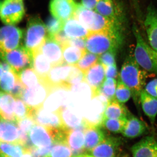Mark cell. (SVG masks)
I'll return each mask as SVG.
<instances>
[{
	"label": "cell",
	"instance_id": "obj_52",
	"mask_svg": "<svg viewBox=\"0 0 157 157\" xmlns=\"http://www.w3.org/2000/svg\"><path fill=\"white\" fill-rule=\"evenodd\" d=\"M72 157H95L91 155L84 154H82L74 156Z\"/></svg>",
	"mask_w": 157,
	"mask_h": 157
},
{
	"label": "cell",
	"instance_id": "obj_44",
	"mask_svg": "<svg viewBox=\"0 0 157 157\" xmlns=\"http://www.w3.org/2000/svg\"><path fill=\"white\" fill-rule=\"evenodd\" d=\"M17 125L21 132L29 134L32 128L36 123L33 119L31 117H27L17 121L16 122Z\"/></svg>",
	"mask_w": 157,
	"mask_h": 157
},
{
	"label": "cell",
	"instance_id": "obj_40",
	"mask_svg": "<svg viewBox=\"0 0 157 157\" xmlns=\"http://www.w3.org/2000/svg\"><path fill=\"white\" fill-rule=\"evenodd\" d=\"M132 97L131 90L119 78L115 94V99L120 103L124 104Z\"/></svg>",
	"mask_w": 157,
	"mask_h": 157
},
{
	"label": "cell",
	"instance_id": "obj_51",
	"mask_svg": "<svg viewBox=\"0 0 157 157\" xmlns=\"http://www.w3.org/2000/svg\"><path fill=\"white\" fill-rule=\"evenodd\" d=\"M100 0H81L80 4L86 9L93 10L95 9L96 6Z\"/></svg>",
	"mask_w": 157,
	"mask_h": 157
},
{
	"label": "cell",
	"instance_id": "obj_42",
	"mask_svg": "<svg viewBox=\"0 0 157 157\" xmlns=\"http://www.w3.org/2000/svg\"><path fill=\"white\" fill-rule=\"evenodd\" d=\"M83 81H85V73L76 65H73L70 75L66 82V84L71 87L72 86Z\"/></svg>",
	"mask_w": 157,
	"mask_h": 157
},
{
	"label": "cell",
	"instance_id": "obj_12",
	"mask_svg": "<svg viewBox=\"0 0 157 157\" xmlns=\"http://www.w3.org/2000/svg\"><path fill=\"white\" fill-rule=\"evenodd\" d=\"M78 5L76 0H51L49 11L53 17L66 21L74 17Z\"/></svg>",
	"mask_w": 157,
	"mask_h": 157
},
{
	"label": "cell",
	"instance_id": "obj_14",
	"mask_svg": "<svg viewBox=\"0 0 157 157\" xmlns=\"http://www.w3.org/2000/svg\"><path fill=\"white\" fill-rule=\"evenodd\" d=\"M121 141L118 137H105L104 140L90 151L95 157H117Z\"/></svg>",
	"mask_w": 157,
	"mask_h": 157
},
{
	"label": "cell",
	"instance_id": "obj_30",
	"mask_svg": "<svg viewBox=\"0 0 157 157\" xmlns=\"http://www.w3.org/2000/svg\"><path fill=\"white\" fill-rule=\"evenodd\" d=\"M126 107L115 99L109 101L104 113V119L128 118L130 115Z\"/></svg>",
	"mask_w": 157,
	"mask_h": 157
},
{
	"label": "cell",
	"instance_id": "obj_43",
	"mask_svg": "<svg viewBox=\"0 0 157 157\" xmlns=\"http://www.w3.org/2000/svg\"><path fill=\"white\" fill-rule=\"evenodd\" d=\"M65 21L52 16L49 17L45 25L48 36H51L63 30Z\"/></svg>",
	"mask_w": 157,
	"mask_h": 157
},
{
	"label": "cell",
	"instance_id": "obj_24",
	"mask_svg": "<svg viewBox=\"0 0 157 157\" xmlns=\"http://www.w3.org/2000/svg\"><path fill=\"white\" fill-rule=\"evenodd\" d=\"M32 55L33 59L31 67L33 68L40 78L44 80L52 68V65L39 49Z\"/></svg>",
	"mask_w": 157,
	"mask_h": 157
},
{
	"label": "cell",
	"instance_id": "obj_53",
	"mask_svg": "<svg viewBox=\"0 0 157 157\" xmlns=\"http://www.w3.org/2000/svg\"><path fill=\"white\" fill-rule=\"evenodd\" d=\"M20 157H34L33 156V155L31 154L29 151L26 152L23 155H22Z\"/></svg>",
	"mask_w": 157,
	"mask_h": 157
},
{
	"label": "cell",
	"instance_id": "obj_50",
	"mask_svg": "<svg viewBox=\"0 0 157 157\" xmlns=\"http://www.w3.org/2000/svg\"><path fill=\"white\" fill-rule=\"evenodd\" d=\"M103 66L105 70V76L107 78H111L115 79L117 77L118 73L116 64L111 66H106L104 65Z\"/></svg>",
	"mask_w": 157,
	"mask_h": 157
},
{
	"label": "cell",
	"instance_id": "obj_2",
	"mask_svg": "<svg viewBox=\"0 0 157 157\" xmlns=\"http://www.w3.org/2000/svg\"><path fill=\"white\" fill-rule=\"evenodd\" d=\"M122 41L121 32L91 33L85 38L86 48L89 52L100 55L109 51H117Z\"/></svg>",
	"mask_w": 157,
	"mask_h": 157
},
{
	"label": "cell",
	"instance_id": "obj_46",
	"mask_svg": "<svg viewBox=\"0 0 157 157\" xmlns=\"http://www.w3.org/2000/svg\"><path fill=\"white\" fill-rule=\"evenodd\" d=\"M48 36L56 41L61 45L62 47L64 45L68 44L70 39V38L67 36L63 30L51 36Z\"/></svg>",
	"mask_w": 157,
	"mask_h": 157
},
{
	"label": "cell",
	"instance_id": "obj_27",
	"mask_svg": "<svg viewBox=\"0 0 157 157\" xmlns=\"http://www.w3.org/2000/svg\"><path fill=\"white\" fill-rule=\"evenodd\" d=\"M140 104L151 123H154L157 115V98L150 94L144 89L140 94Z\"/></svg>",
	"mask_w": 157,
	"mask_h": 157
},
{
	"label": "cell",
	"instance_id": "obj_41",
	"mask_svg": "<svg viewBox=\"0 0 157 157\" xmlns=\"http://www.w3.org/2000/svg\"><path fill=\"white\" fill-rule=\"evenodd\" d=\"M31 108L21 98H15L14 114L16 122L29 116Z\"/></svg>",
	"mask_w": 157,
	"mask_h": 157
},
{
	"label": "cell",
	"instance_id": "obj_28",
	"mask_svg": "<svg viewBox=\"0 0 157 157\" xmlns=\"http://www.w3.org/2000/svg\"><path fill=\"white\" fill-rule=\"evenodd\" d=\"M101 127H87L84 131V149L90 151L105 138V134Z\"/></svg>",
	"mask_w": 157,
	"mask_h": 157
},
{
	"label": "cell",
	"instance_id": "obj_17",
	"mask_svg": "<svg viewBox=\"0 0 157 157\" xmlns=\"http://www.w3.org/2000/svg\"><path fill=\"white\" fill-rule=\"evenodd\" d=\"M144 25L148 44L157 52V9L152 5H150L147 7Z\"/></svg>",
	"mask_w": 157,
	"mask_h": 157
},
{
	"label": "cell",
	"instance_id": "obj_22",
	"mask_svg": "<svg viewBox=\"0 0 157 157\" xmlns=\"http://www.w3.org/2000/svg\"><path fill=\"white\" fill-rule=\"evenodd\" d=\"M21 131L14 122L0 119V141L21 144Z\"/></svg>",
	"mask_w": 157,
	"mask_h": 157
},
{
	"label": "cell",
	"instance_id": "obj_21",
	"mask_svg": "<svg viewBox=\"0 0 157 157\" xmlns=\"http://www.w3.org/2000/svg\"><path fill=\"white\" fill-rule=\"evenodd\" d=\"M63 126L67 129H79L85 131L86 128L83 117L67 107H63L59 111Z\"/></svg>",
	"mask_w": 157,
	"mask_h": 157
},
{
	"label": "cell",
	"instance_id": "obj_47",
	"mask_svg": "<svg viewBox=\"0 0 157 157\" xmlns=\"http://www.w3.org/2000/svg\"><path fill=\"white\" fill-rule=\"evenodd\" d=\"M82 50H86L85 39L81 38H70L68 44Z\"/></svg>",
	"mask_w": 157,
	"mask_h": 157
},
{
	"label": "cell",
	"instance_id": "obj_35",
	"mask_svg": "<svg viewBox=\"0 0 157 157\" xmlns=\"http://www.w3.org/2000/svg\"><path fill=\"white\" fill-rule=\"evenodd\" d=\"M20 80L25 88L33 87L40 82L42 79L33 67H27L17 72Z\"/></svg>",
	"mask_w": 157,
	"mask_h": 157
},
{
	"label": "cell",
	"instance_id": "obj_23",
	"mask_svg": "<svg viewBox=\"0 0 157 157\" xmlns=\"http://www.w3.org/2000/svg\"><path fill=\"white\" fill-rule=\"evenodd\" d=\"M146 130L145 124L130 113L127 118L126 123L121 134L125 137L134 138L143 135Z\"/></svg>",
	"mask_w": 157,
	"mask_h": 157
},
{
	"label": "cell",
	"instance_id": "obj_8",
	"mask_svg": "<svg viewBox=\"0 0 157 157\" xmlns=\"http://www.w3.org/2000/svg\"><path fill=\"white\" fill-rule=\"evenodd\" d=\"M70 87L67 85L51 88L49 94L42 107L45 110L52 112H59L66 107L70 96Z\"/></svg>",
	"mask_w": 157,
	"mask_h": 157
},
{
	"label": "cell",
	"instance_id": "obj_16",
	"mask_svg": "<svg viewBox=\"0 0 157 157\" xmlns=\"http://www.w3.org/2000/svg\"><path fill=\"white\" fill-rule=\"evenodd\" d=\"M96 12L122 26L121 11L113 0H100L95 8Z\"/></svg>",
	"mask_w": 157,
	"mask_h": 157
},
{
	"label": "cell",
	"instance_id": "obj_55",
	"mask_svg": "<svg viewBox=\"0 0 157 157\" xmlns=\"http://www.w3.org/2000/svg\"><path fill=\"white\" fill-rule=\"evenodd\" d=\"M3 92L1 91H0V99H1V97H2V95L3 94Z\"/></svg>",
	"mask_w": 157,
	"mask_h": 157
},
{
	"label": "cell",
	"instance_id": "obj_26",
	"mask_svg": "<svg viewBox=\"0 0 157 157\" xmlns=\"http://www.w3.org/2000/svg\"><path fill=\"white\" fill-rule=\"evenodd\" d=\"M84 132L79 129H67L65 131L64 143L72 150L84 149Z\"/></svg>",
	"mask_w": 157,
	"mask_h": 157
},
{
	"label": "cell",
	"instance_id": "obj_9",
	"mask_svg": "<svg viewBox=\"0 0 157 157\" xmlns=\"http://www.w3.org/2000/svg\"><path fill=\"white\" fill-rule=\"evenodd\" d=\"M51 90L44 80L32 87L26 88L24 90L21 99L31 108L42 107Z\"/></svg>",
	"mask_w": 157,
	"mask_h": 157
},
{
	"label": "cell",
	"instance_id": "obj_39",
	"mask_svg": "<svg viewBox=\"0 0 157 157\" xmlns=\"http://www.w3.org/2000/svg\"><path fill=\"white\" fill-rule=\"evenodd\" d=\"M72 149L63 143H56L45 157H72Z\"/></svg>",
	"mask_w": 157,
	"mask_h": 157
},
{
	"label": "cell",
	"instance_id": "obj_48",
	"mask_svg": "<svg viewBox=\"0 0 157 157\" xmlns=\"http://www.w3.org/2000/svg\"><path fill=\"white\" fill-rule=\"evenodd\" d=\"M25 88H26L19 79L10 94L14 96V98H21Z\"/></svg>",
	"mask_w": 157,
	"mask_h": 157
},
{
	"label": "cell",
	"instance_id": "obj_11",
	"mask_svg": "<svg viewBox=\"0 0 157 157\" xmlns=\"http://www.w3.org/2000/svg\"><path fill=\"white\" fill-rule=\"evenodd\" d=\"M29 116L33 118L37 124L50 128H64L59 113L47 111L42 106L31 108Z\"/></svg>",
	"mask_w": 157,
	"mask_h": 157
},
{
	"label": "cell",
	"instance_id": "obj_38",
	"mask_svg": "<svg viewBox=\"0 0 157 157\" xmlns=\"http://www.w3.org/2000/svg\"><path fill=\"white\" fill-rule=\"evenodd\" d=\"M99 58L98 55L86 51L84 56L75 65L85 73L98 63Z\"/></svg>",
	"mask_w": 157,
	"mask_h": 157
},
{
	"label": "cell",
	"instance_id": "obj_10",
	"mask_svg": "<svg viewBox=\"0 0 157 157\" xmlns=\"http://www.w3.org/2000/svg\"><path fill=\"white\" fill-rule=\"evenodd\" d=\"M17 72L31 67L33 55L24 46H19L0 57Z\"/></svg>",
	"mask_w": 157,
	"mask_h": 157
},
{
	"label": "cell",
	"instance_id": "obj_32",
	"mask_svg": "<svg viewBox=\"0 0 157 157\" xmlns=\"http://www.w3.org/2000/svg\"><path fill=\"white\" fill-rule=\"evenodd\" d=\"M62 48L64 62L70 65H76L86 52V50H81L69 44L64 45Z\"/></svg>",
	"mask_w": 157,
	"mask_h": 157
},
{
	"label": "cell",
	"instance_id": "obj_57",
	"mask_svg": "<svg viewBox=\"0 0 157 157\" xmlns=\"http://www.w3.org/2000/svg\"><path fill=\"white\" fill-rule=\"evenodd\" d=\"M18 1H23V0H18Z\"/></svg>",
	"mask_w": 157,
	"mask_h": 157
},
{
	"label": "cell",
	"instance_id": "obj_54",
	"mask_svg": "<svg viewBox=\"0 0 157 157\" xmlns=\"http://www.w3.org/2000/svg\"><path fill=\"white\" fill-rule=\"evenodd\" d=\"M2 66V62H0V79H1V76L2 75L3 73Z\"/></svg>",
	"mask_w": 157,
	"mask_h": 157
},
{
	"label": "cell",
	"instance_id": "obj_34",
	"mask_svg": "<svg viewBox=\"0 0 157 157\" xmlns=\"http://www.w3.org/2000/svg\"><path fill=\"white\" fill-rule=\"evenodd\" d=\"M19 79L17 72L13 68L4 71L0 79V89L4 92L10 94Z\"/></svg>",
	"mask_w": 157,
	"mask_h": 157
},
{
	"label": "cell",
	"instance_id": "obj_18",
	"mask_svg": "<svg viewBox=\"0 0 157 157\" xmlns=\"http://www.w3.org/2000/svg\"><path fill=\"white\" fill-rule=\"evenodd\" d=\"M131 150L133 157H157V140L152 136L144 137Z\"/></svg>",
	"mask_w": 157,
	"mask_h": 157
},
{
	"label": "cell",
	"instance_id": "obj_5",
	"mask_svg": "<svg viewBox=\"0 0 157 157\" xmlns=\"http://www.w3.org/2000/svg\"><path fill=\"white\" fill-rule=\"evenodd\" d=\"M109 101L102 95L94 97L84 107L82 117L87 127H101L104 113Z\"/></svg>",
	"mask_w": 157,
	"mask_h": 157
},
{
	"label": "cell",
	"instance_id": "obj_3",
	"mask_svg": "<svg viewBox=\"0 0 157 157\" xmlns=\"http://www.w3.org/2000/svg\"><path fill=\"white\" fill-rule=\"evenodd\" d=\"M132 29L136 42L134 54L135 60L145 71L157 74V52L147 43L137 26L134 25Z\"/></svg>",
	"mask_w": 157,
	"mask_h": 157
},
{
	"label": "cell",
	"instance_id": "obj_33",
	"mask_svg": "<svg viewBox=\"0 0 157 157\" xmlns=\"http://www.w3.org/2000/svg\"><path fill=\"white\" fill-rule=\"evenodd\" d=\"M29 151L28 148L19 144L0 142V154L6 157H20Z\"/></svg>",
	"mask_w": 157,
	"mask_h": 157
},
{
	"label": "cell",
	"instance_id": "obj_20",
	"mask_svg": "<svg viewBox=\"0 0 157 157\" xmlns=\"http://www.w3.org/2000/svg\"><path fill=\"white\" fill-rule=\"evenodd\" d=\"M104 66L97 63L85 73V81L92 89L94 97L99 94V89L105 80Z\"/></svg>",
	"mask_w": 157,
	"mask_h": 157
},
{
	"label": "cell",
	"instance_id": "obj_36",
	"mask_svg": "<svg viewBox=\"0 0 157 157\" xmlns=\"http://www.w3.org/2000/svg\"><path fill=\"white\" fill-rule=\"evenodd\" d=\"M117 82L115 79L107 78L99 89V94L102 95L110 101L115 99V94Z\"/></svg>",
	"mask_w": 157,
	"mask_h": 157
},
{
	"label": "cell",
	"instance_id": "obj_37",
	"mask_svg": "<svg viewBox=\"0 0 157 157\" xmlns=\"http://www.w3.org/2000/svg\"><path fill=\"white\" fill-rule=\"evenodd\" d=\"M127 118L119 119L104 118L102 123L103 126L109 132L113 133H121Z\"/></svg>",
	"mask_w": 157,
	"mask_h": 157
},
{
	"label": "cell",
	"instance_id": "obj_19",
	"mask_svg": "<svg viewBox=\"0 0 157 157\" xmlns=\"http://www.w3.org/2000/svg\"><path fill=\"white\" fill-rule=\"evenodd\" d=\"M72 66L64 63L52 67L44 81L51 88L66 84ZM67 85V84H66Z\"/></svg>",
	"mask_w": 157,
	"mask_h": 157
},
{
	"label": "cell",
	"instance_id": "obj_56",
	"mask_svg": "<svg viewBox=\"0 0 157 157\" xmlns=\"http://www.w3.org/2000/svg\"><path fill=\"white\" fill-rule=\"evenodd\" d=\"M0 157H6L5 156L2 155L0 154Z\"/></svg>",
	"mask_w": 157,
	"mask_h": 157
},
{
	"label": "cell",
	"instance_id": "obj_15",
	"mask_svg": "<svg viewBox=\"0 0 157 157\" xmlns=\"http://www.w3.org/2000/svg\"><path fill=\"white\" fill-rule=\"evenodd\" d=\"M39 50L47 58L52 67L65 63L62 46L51 38L47 37Z\"/></svg>",
	"mask_w": 157,
	"mask_h": 157
},
{
	"label": "cell",
	"instance_id": "obj_29",
	"mask_svg": "<svg viewBox=\"0 0 157 157\" xmlns=\"http://www.w3.org/2000/svg\"><path fill=\"white\" fill-rule=\"evenodd\" d=\"M63 30L70 38L85 39L90 33L87 29L74 17L65 21Z\"/></svg>",
	"mask_w": 157,
	"mask_h": 157
},
{
	"label": "cell",
	"instance_id": "obj_58",
	"mask_svg": "<svg viewBox=\"0 0 157 157\" xmlns=\"http://www.w3.org/2000/svg\"><path fill=\"white\" fill-rule=\"evenodd\" d=\"M0 142H1V141H0Z\"/></svg>",
	"mask_w": 157,
	"mask_h": 157
},
{
	"label": "cell",
	"instance_id": "obj_25",
	"mask_svg": "<svg viewBox=\"0 0 157 157\" xmlns=\"http://www.w3.org/2000/svg\"><path fill=\"white\" fill-rule=\"evenodd\" d=\"M15 98L9 93L3 92L0 99V119L16 122L14 114Z\"/></svg>",
	"mask_w": 157,
	"mask_h": 157
},
{
	"label": "cell",
	"instance_id": "obj_13",
	"mask_svg": "<svg viewBox=\"0 0 157 157\" xmlns=\"http://www.w3.org/2000/svg\"><path fill=\"white\" fill-rule=\"evenodd\" d=\"M28 135L31 144L36 147H47L54 144L53 128L36 124Z\"/></svg>",
	"mask_w": 157,
	"mask_h": 157
},
{
	"label": "cell",
	"instance_id": "obj_45",
	"mask_svg": "<svg viewBox=\"0 0 157 157\" xmlns=\"http://www.w3.org/2000/svg\"><path fill=\"white\" fill-rule=\"evenodd\" d=\"M116 52L115 51H109L104 52L99 56V62L104 66H111L116 64L115 55Z\"/></svg>",
	"mask_w": 157,
	"mask_h": 157
},
{
	"label": "cell",
	"instance_id": "obj_49",
	"mask_svg": "<svg viewBox=\"0 0 157 157\" xmlns=\"http://www.w3.org/2000/svg\"><path fill=\"white\" fill-rule=\"evenodd\" d=\"M144 89L149 94L157 98V78L150 81Z\"/></svg>",
	"mask_w": 157,
	"mask_h": 157
},
{
	"label": "cell",
	"instance_id": "obj_31",
	"mask_svg": "<svg viewBox=\"0 0 157 157\" xmlns=\"http://www.w3.org/2000/svg\"><path fill=\"white\" fill-rule=\"evenodd\" d=\"M97 12L86 9L79 4L74 15V18L77 19L89 31L91 29Z\"/></svg>",
	"mask_w": 157,
	"mask_h": 157
},
{
	"label": "cell",
	"instance_id": "obj_6",
	"mask_svg": "<svg viewBox=\"0 0 157 157\" xmlns=\"http://www.w3.org/2000/svg\"><path fill=\"white\" fill-rule=\"evenodd\" d=\"M25 14L23 1L0 0V19L6 25L17 24L22 20Z\"/></svg>",
	"mask_w": 157,
	"mask_h": 157
},
{
	"label": "cell",
	"instance_id": "obj_1",
	"mask_svg": "<svg viewBox=\"0 0 157 157\" xmlns=\"http://www.w3.org/2000/svg\"><path fill=\"white\" fill-rule=\"evenodd\" d=\"M147 71L137 63L134 55H129L121 68L119 79L131 90L134 103L137 107L140 104V95L144 89L147 78Z\"/></svg>",
	"mask_w": 157,
	"mask_h": 157
},
{
	"label": "cell",
	"instance_id": "obj_4",
	"mask_svg": "<svg viewBox=\"0 0 157 157\" xmlns=\"http://www.w3.org/2000/svg\"><path fill=\"white\" fill-rule=\"evenodd\" d=\"M45 24L38 17H31L27 26L24 39V47L33 54L39 50L48 37Z\"/></svg>",
	"mask_w": 157,
	"mask_h": 157
},
{
	"label": "cell",
	"instance_id": "obj_7",
	"mask_svg": "<svg viewBox=\"0 0 157 157\" xmlns=\"http://www.w3.org/2000/svg\"><path fill=\"white\" fill-rule=\"evenodd\" d=\"M23 31L14 25L0 28V57L20 46Z\"/></svg>",
	"mask_w": 157,
	"mask_h": 157
}]
</instances>
